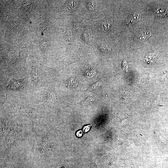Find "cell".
I'll return each mask as SVG.
<instances>
[{
    "mask_svg": "<svg viewBox=\"0 0 168 168\" xmlns=\"http://www.w3.org/2000/svg\"><path fill=\"white\" fill-rule=\"evenodd\" d=\"M22 80H17L14 79H12L9 83V85L11 89L14 90H18L20 89L23 86L22 83Z\"/></svg>",
    "mask_w": 168,
    "mask_h": 168,
    "instance_id": "6da1fadb",
    "label": "cell"
},
{
    "mask_svg": "<svg viewBox=\"0 0 168 168\" xmlns=\"http://www.w3.org/2000/svg\"><path fill=\"white\" fill-rule=\"evenodd\" d=\"M151 35V33L150 31H145L136 36L135 39L138 42H143L148 39Z\"/></svg>",
    "mask_w": 168,
    "mask_h": 168,
    "instance_id": "7a4b0ae2",
    "label": "cell"
},
{
    "mask_svg": "<svg viewBox=\"0 0 168 168\" xmlns=\"http://www.w3.org/2000/svg\"><path fill=\"white\" fill-rule=\"evenodd\" d=\"M78 3L77 1H69L67 2V9L69 11H74L77 8Z\"/></svg>",
    "mask_w": 168,
    "mask_h": 168,
    "instance_id": "3957f363",
    "label": "cell"
},
{
    "mask_svg": "<svg viewBox=\"0 0 168 168\" xmlns=\"http://www.w3.org/2000/svg\"><path fill=\"white\" fill-rule=\"evenodd\" d=\"M88 8L92 11H95L97 10L98 4L95 1L89 0L87 2Z\"/></svg>",
    "mask_w": 168,
    "mask_h": 168,
    "instance_id": "277c9868",
    "label": "cell"
},
{
    "mask_svg": "<svg viewBox=\"0 0 168 168\" xmlns=\"http://www.w3.org/2000/svg\"><path fill=\"white\" fill-rule=\"evenodd\" d=\"M96 70L94 68H91L89 69L86 71L84 76L88 78H92L96 75Z\"/></svg>",
    "mask_w": 168,
    "mask_h": 168,
    "instance_id": "5b68a950",
    "label": "cell"
},
{
    "mask_svg": "<svg viewBox=\"0 0 168 168\" xmlns=\"http://www.w3.org/2000/svg\"><path fill=\"white\" fill-rule=\"evenodd\" d=\"M22 9L25 12L29 13L31 10V6L27 2L25 1L23 2L22 5Z\"/></svg>",
    "mask_w": 168,
    "mask_h": 168,
    "instance_id": "8992f818",
    "label": "cell"
},
{
    "mask_svg": "<svg viewBox=\"0 0 168 168\" xmlns=\"http://www.w3.org/2000/svg\"><path fill=\"white\" fill-rule=\"evenodd\" d=\"M100 49L102 51L105 53L110 52L111 50V47L110 46L107 45H104L101 46Z\"/></svg>",
    "mask_w": 168,
    "mask_h": 168,
    "instance_id": "52a82bcc",
    "label": "cell"
},
{
    "mask_svg": "<svg viewBox=\"0 0 168 168\" xmlns=\"http://www.w3.org/2000/svg\"><path fill=\"white\" fill-rule=\"evenodd\" d=\"M101 83L100 82H97V83H94L89 88V90L90 91H93L94 90H97L101 86Z\"/></svg>",
    "mask_w": 168,
    "mask_h": 168,
    "instance_id": "ba28073f",
    "label": "cell"
},
{
    "mask_svg": "<svg viewBox=\"0 0 168 168\" xmlns=\"http://www.w3.org/2000/svg\"><path fill=\"white\" fill-rule=\"evenodd\" d=\"M77 81L75 79L72 78L69 81V84L71 87H74L77 86Z\"/></svg>",
    "mask_w": 168,
    "mask_h": 168,
    "instance_id": "9c48e42d",
    "label": "cell"
},
{
    "mask_svg": "<svg viewBox=\"0 0 168 168\" xmlns=\"http://www.w3.org/2000/svg\"><path fill=\"white\" fill-rule=\"evenodd\" d=\"M94 101V99L92 97H89L84 101V103H92Z\"/></svg>",
    "mask_w": 168,
    "mask_h": 168,
    "instance_id": "30bf717a",
    "label": "cell"
},
{
    "mask_svg": "<svg viewBox=\"0 0 168 168\" xmlns=\"http://www.w3.org/2000/svg\"><path fill=\"white\" fill-rule=\"evenodd\" d=\"M49 43L47 42H45L42 43L41 45V47H42V49H46L49 46Z\"/></svg>",
    "mask_w": 168,
    "mask_h": 168,
    "instance_id": "8fae6325",
    "label": "cell"
},
{
    "mask_svg": "<svg viewBox=\"0 0 168 168\" xmlns=\"http://www.w3.org/2000/svg\"><path fill=\"white\" fill-rule=\"evenodd\" d=\"M90 125H87V126L84 127H83V132H88V131H89V130H90Z\"/></svg>",
    "mask_w": 168,
    "mask_h": 168,
    "instance_id": "7c38bea8",
    "label": "cell"
},
{
    "mask_svg": "<svg viewBox=\"0 0 168 168\" xmlns=\"http://www.w3.org/2000/svg\"><path fill=\"white\" fill-rule=\"evenodd\" d=\"M140 17L139 16V14L138 13H135L133 15L134 18L136 19V20H139V17Z\"/></svg>",
    "mask_w": 168,
    "mask_h": 168,
    "instance_id": "4fadbf2b",
    "label": "cell"
},
{
    "mask_svg": "<svg viewBox=\"0 0 168 168\" xmlns=\"http://www.w3.org/2000/svg\"><path fill=\"white\" fill-rule=\"evenodd\" d=\"M82 134H83V132L81 130H80V131H78L77 133V134H76L77 136L79 137H80L81 136Z\"/></svg>",
    "mask_w": 168,
    "mask_h": 168,
    "instance_id": "5bb4252c",
    "label": "cell"
}]
</instances>
